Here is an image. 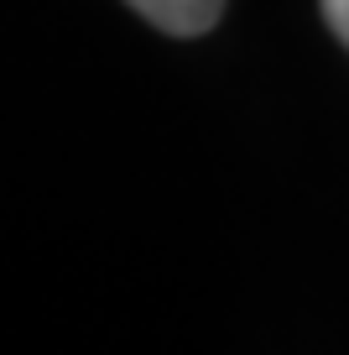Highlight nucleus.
<instances>
[{
  "mask_svg": "<svg viewBox=\"0 0 349 355\" xmlns=\"http://www.w3.org/2000/svg\"><path fill=\"white\" fill-rule=\"evenodd\" d=\"M125 6L141 11L152 26H162V32H172V37L208 32V26L219 21V11H224V0H125Z\"/></svg>",
  "mask_w": 349,
  "mask_h": 355,
  "instance_id": "f257e3e1",
  "label": "nucleus"
},
{
  "mask_svg": "<svg viewBox=\"0 0 349 355\" xmlns=\"http://www.w3.org/2000/svg\"><path fill=\"white\" fill-rule=\"evenodd\" d=\"M323 21L334 26V37L349 47V0H323Z\"/></svg>",
  "mask_w": 349,
  "mask_h": 355,
  "instance_id": "f03ea898",
  "label": "nucleus"
}]
</instances>
